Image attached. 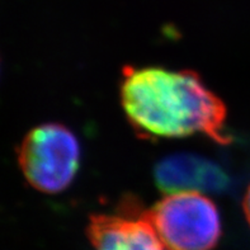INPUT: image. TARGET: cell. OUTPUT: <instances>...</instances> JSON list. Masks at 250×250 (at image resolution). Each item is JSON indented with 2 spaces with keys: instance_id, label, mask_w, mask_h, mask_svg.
Segmentation results:
<instances>
[{
  "instance_id": "cell-1",
  "label": "cell",
  "mask_w": 250,
  "mask_h": 250,
  "mask_svg": "<svg viewBox=\"0 0 250 250\" xmlns=\"http://www.w3.org/2000/svg\"><path fill=\"white\" fill-rule=\"evenodd\" d=\"M120 97L127 120L141 136L203 135L220 145L231 143L225 103L194 71L127 66L122 71Z\"/></svg>"
},
{
  "instance_id": "cell-2",
  "label": "cell",
  "mask_w": 250,
  "mask_h": 250,
  "mask_svg": "<svg viewBox=\"0 0 250 250\" xmlns=\"http://www.w3.org/2000/svg\"><path fill=\"white\" fill-rule=\"evenodd\" d=\"M25 181L47 194L60 193L75 179L82 162V147L75 133L60 124L32 128L17 151Z\"/></svg>"
},
{
  "instance_id": "cell-3",
  "label": "cell",
  "mask_w": 250,
  "mask_h": 250,
  "mask_svg": "<svg viewBox=\"0 0 250 250\" xmlns=\"http://www.w3.org/2000/svg\"><path fill=\"white\" fill-rule=\"evenodd\" d=\"M145 216L169 250H211L221 236L219 208L205 193H169Z\"/></svg>"
},
{
  "instance_id": "cell-4",
  "label": "cell",
  "mask_w": 250,
  "mask_h": 250,
  "mask_svg": "<svg viewBox=\"0 0 250 250\" xmlns=\"http://www.w3.org/2000/svg\"><path fill=\"white\" fill-rule=\"evenodd\" d=\"M88 238L94 250H169L145 211L132 202L120 213H98L90 217Z\"/></svg>"
},
{
  "instance_id": "cell-5",
  "label": "cell",
  "mask_w": 250,
  "mask_h": 250,
  "mask_svg": "<svg viewBox=\"0 0 250 250\" xmlns=\"http://www.w3.org/2000/svg\"><path fill=\"white\" fill-rule=\"evenodd\" d=\"M154 179L159 189L167 193H220L230 184V178L219 164L194 154H174L160 160Z\"/></svg>"
},
{
  "instance_id": "cell-6",
  "label": "cell",
  "mask_w": 250,
  "mask_h": 250,
  "mask_svg": "<svg viewBox=\"0 0 250 250\" xmlns=\"http://www.w3.org/2000/svg\"><path fill=\"white\" fill-rule=\"evenodd\" d=\"M243 208H244V213L247 216V220L250 225V184L248 187L247 192H245L244 200H243Z\"/></svg>"
}]
</instances>
